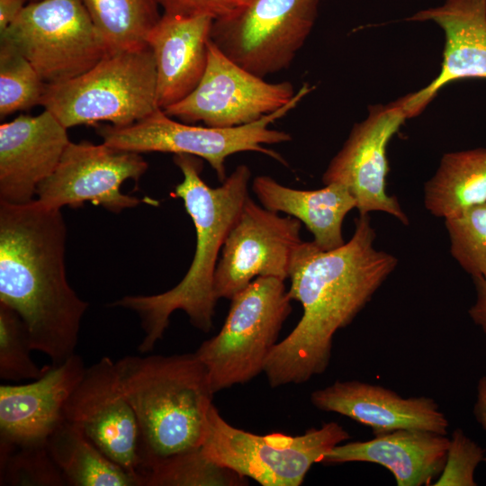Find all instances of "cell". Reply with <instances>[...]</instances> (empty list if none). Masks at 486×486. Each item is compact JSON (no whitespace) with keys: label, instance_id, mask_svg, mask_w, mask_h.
Instances as JSON below:
<instances>
[{"label":"cell","instance_id":"83f0119b","mask_svg":"<svg viewBox=\"0 0 486 486\" xmlns=\"http://www.w3.org/2000/svg\"><path fill=\"white\" fill-rule=\"evenodd\" d=\"M453 257L472 278L486 279V202L445 219Z\"/></svg>","mask_w":486,"mask_h":486},{"label":"cell","instance_id":"ffe728a7","mask_svg":"<svg viewBox=\"0 0 486 486\" xmlns=\"http://www.w3.org/2000/svg\"><path fill=\"white\" fill-rule=\"evenodd\" d=\"M213 20L164 13L147 37L157 72V105L164 110L185 98L201 81L208 61Z\"/></svg>","mask_w":486,"mask_h":486},{"label":"cell","instance_id":"4dcf8cb0","mask_svg":"<svg viewBox=\"0 0 486 486\" xmlns=\"http://www.w3.org/2000/svg\"><path fill=\"white\" fill-rule=\"evenodd\" d=\"M485 449L456 428L449 438L445 466L433 486H476L475 470L484 461Z\"/></svg>","mask_w":486,"mask_h":486},{"label":"cell","instance_id":"f546056e","mask_svg":"<svg viewBox=\"0 0 486 486\" xmlns=\"http://www.w3.org/2000/svg\"><path fill=\"white\" fill-rule=\"evenodd\" d=\"M33 350L21 317L0 302V378L18 382L40 377L46 367H39L32 359Z\"/></svg>","mask_w":486,"mask_h":486},{"label":"cell","instance_id":"ac0fdd59","mask_svg":"<svg viewBox=\"0 0 486 486\" xmlns=\"http://www.w3.org/2000/svg\"><path fill=\"white\" fill-rule=\"evenodd\" d=\"M320 410L335 412L369 427L374 436L398 429H422L446 435L449 422L436 401L427 396L403 398L381 385L336 381L310 394Z\"/></svg>","mask_w":486,"mask_h":486},{"label":"cell","instance_id":"e575fe53","mask_svg":"<svg viewBox=\"0 0 486 486\" xmlns=\"http://www.w3.org/2000/svg\"><path fill=\"white\" fill-rule=\"evenodd\" d=\"M473 415L477 422L486 432V376H482L477 383L476 400L473 405ZM486 463V454L484 458Z\"/></svg>","mask_w":486,"mask_h":486},{"label":"cell","instance_id":"7402d4cb","mask_svg":"<svg viewBox=\"0 0 486 486\" xmlns=\"http://www.w3.org/2000/svg\"><path fill=\"white\" fill-rule=\"evenodd\" d=\"M252 191L266 209L303 223L320 248L332 250L345 244L343 221L356 203L343 184L333 183L317 190H299L268 176H258L252 182Z\"/></svg>","mask_w":486,"mask_h":486},{"label":"cell","instance_id":"484cf974","mask_svg":"<svg viewBox=\"0 0 486 486\" xmlns=\"http://www.w3.org/2000/svg\"><path fill=\"white\" fill-rule=\"evenodd\" d=\"M46 83L9 41L0 40V117L40 105Z\"/></svg>","mask_w":486,"mask_h":486},{"label":"cell","instance_id":"4316f807","mask_svg":"<svg viewBox=\"0 0 486 486\" xmlns=\"http://www.w3.org/2000/svg\"><path fill=\"white\" fill-rule=\"evenodd\" d=\"M1 485H67L47 444H0Z\"/></svg>","mask_w":486,"mask_h":486},{"label":"cell","instance_id":"8fae6325","mask_svg":"<svg viewBox=\"0 0 486 486\" xmlns=\"http://www.w3.org/2000/svg\"><path fill=\"white\" fill-rule=\"evenodd\" d=\"M292 83H270L226 57L211 40L205 72L194 90L163 111L184 123L202 122L214 128L255 122L294 96Z\"/></svg>","mask_w":486,"mask_h":486},{"label":"cell","instance_id":"d6986e66","mask_svg":"<svg viewBox=\"0 0 486 486\" xmlns=\"http://www.w3.org/2000/svg\"><path fill=\"white\" fill-rule=\"evenodd\" d=\"M407 21L432 22L445 35L440 72L424 88L404 96L410 118L418 115L445 86L464 78L486 79L484 0H445Z\"/></svg>","mask_w":486,"mask_h":486},{"label":"cell","instance_id":"5bb4252c","mask_svg":"<svg viewBox=\"0 0 486 486\" xmlns=\"http://www.w3.org/2000/svg\"><path fill=\"white\" fill-rule=\"evenodd\" d=\"M140 153L117 149L104 142H71L52 175L38 187L37 196L49 208L81 207L89 202L113 213L141 202L138 197L122 194L128 179L138 181L148 169Z\"/></svg>","mask_w":486,"mask_h":486},{"label":"cell","instance_id":"cb8c5ba5","mask_svg":"<svg viewBox=\"0 0 486 486\" xmlns=\"http://www.w3.org/2000/svg\"><path fill=\"white\" fill-rule=\"evenodd\" d=\"M48 450L71 486H140L139 481L103 454L64 419L47 439Z\"/></svg>","mask_w":486,"mask_h":486},{"label":"cell","instance_id":"30bf717a","mask_svg":"<svg viewBox=\"0 0 486 486\" xmlns=\"http://www.w3.org/2000/svg\"><path fill=\"white\" fill-rule=\"evenodd\" d=\"M320 0H248L212 22L211 40L230 59L265 78L287 69L318 17Z\"/></svg>","mask_w":486,"mask_h":486},{"label":"cell","instance_id":"d4e9b609","mask_svg":"<svg viewBox=\"0 0 486 486\" xmlns=\"http://www.w3.org/2000/svg\"><path fill=\"white\" fill-rule=\"evenodd\" d=\"M108 53L147 45L158 0H82Z\"/></svg>","mask_w":486,"mask_h":486},{"label":"cell","instance_id":"7a4b0ae2","mask_svg":"<svg viewBox=\"0 0 486 486\" xmlns=\"http://www.w3.org/2000/svg\"><path fill=\"white\" fill-rule=\"evenodd\" d=\"M66 232L58 209L0 202V302L21 317L32 349L52 364L75 354L88 307L66 276Z\"/></svg>","mask_w":486,"mask_h":486},{"label":"cell","instance_id":"8992f818","mask_svg":"<svg viewBox=\"0 0 486 486\" xmlns=\"http://www.w3.org/2000/svg\"><path fill=\"white\" fill-rule=\"evenodd\" d=\"M311 89L309 84H303L293 98L282 108L255 122L237 127L194 126L174 120L158 108L130 125L100 126L96 132L104 144L117 149L198 157L210 164L222 183L227 177L226 159L236 153L259 152L286 165L279 153L264 145L287 142L292 136L288 132L270 129L269 125L294 109Z\"/></svg>","mask_w":486,"mask_h":486},{"label":"cell","instance_id":"5b68a950","mask_svg":"<svg viewBox=\"0 0 486 486\" xmlns=\"http://www.w3.org/2000/svg\"><path fill=\"white\" fill-rule=\"evenodd\" d=\"M40 105L67 129L134 123L158 108L153 52L148 45L109 52L82 75L47 84Z\"/></svg>","mask_w":486,"mask_h":486},{"label":"cell","instance_id":"9a60e30c","mask_svg":"<svg viewBox=\"0 0 486 486\" xmlns=\"http://www.w3.org/2000/svg\"><path fill=\"white\" fill-rule=\"evenodd\" d=\"M63 419L142 486L139 426L122 390L115 362L104 356L86 368L65 403Z\"/></svg>","mask_w":486,"mask_h":486},{"label":"cell","instance_id":"277c9868","mask_svg":"<svg viewBox=\"0 0 486 486\" xmlns=\"http://www.w3.org/2000/svg\"><path fill=\"white\" fill-rule=\"evenodd\" d=\"M139 426L140 475L202 448L214 391L195 352L115 362Z\"/></svg>","mask_w":486,"mask_h":486},{"label":"cell","instance_id":"3957f363","mask_svg":"<svg viewBox=\"0 0 486 486\" xmlns=\"http://www.w3.org/2000/svg\"><path fill=\"white\" fill-rule=\"evenodd\" d=\"M174 163L183 174V181L174 191L182 199L195 228L196 245L191 266L175 287L153 295H127L112 306L135 311L141 320L145 336L139 351L147 353L163 338L169 319L183 310L190 323L202 332L213 324L217 297L214 274L225 239L249 196L251 171L238 166L218 187H211L202 178L200 158L176 154Z\"/></svg>","mask_w":486,"mask_h":486},{"label":"cell","instance_id":"d6a6232c","mask_svg":"<svg viewBox=\"0 0 486 486\" xmlns=\"http://www.w3.org/2000/svg\"><path fill=\"white\" fill-rule=\"evenodd\" d=\"M476 291L474 303L468 310L473 323L478 326L486 336V279L472 278Z\"/></svg>","mask_w":486,"mask_h":486},{"label":"cell","instance_id":"6da1fadb","mask_svg":"<svg viewBox=\"0 0 486 486\" xmlns=\"http://www.w3.org/2000/svg\"><path fill=\"white\" fill-rule=\"evenodd\" d=\"M355 225L351 238L338 248L323 250L313 241H302L294 251L287 292L303 313L266 362L264 373L272 388L322 374L335 334L353 321L395 269L396 257L374 248L368 214H359Z\"/></svg>","mask_w":486,"mask_h":486},{"label":"cell","instance_id":"7c38bea8","mask_svg":"<svg viewBox=\"0 0 486 486\" xmlns=\"http://www.w3.org/2000/svg\"><path fill=\"white\" fill-rule=\"evenodd\" d=\"M302 222L248 196L223 244L214 274L217 299L231 300L257 277L289 278Z\"/></svg>","mask_w":486,"mask_h":486},{"label":"cell","instance_id":"ba28073f","mask_svg":"<svg viewBox=\"0 0 486 486\" xmlns=\"http://www.w3.org/2000/svg\"><path fill=\"white\" fill-rule=\"evenodd\" d=\"M349 437L334 421L300 436L256 435L228 423L212 403L202 451L211 462L263 486H299L314 464L322 463L332 448Z\"/></svg>","mask_w":486,"mask_h":486},{"label":"cell","instance_id":"836d02e7","mask_svg":"<svg viewBox=\"0 0 486 486\" xmlns=\"http://www.w3.org/2000/svg\"><path fill=\"white\" fill-rule=\"evenodd\" d=\"M27 0H0V33L19 15L28 4Z\"/></svg>","mask_w":486,"mask_h":486},{"label":"cell","instance_id":"52a82bcc","mask_svg":"<svg viewBox=\"0 0 486 486\" xmlns=\"http://www.w3.org/2000/svg\"><path fill=\"white\" fill-rule=\"evenodd\" d=\"M218 334L195 351L205 365L214 392L246 383L264 372L292 312L284 281L257 277L231 300Z\"/></svg>","mask_w":486,"mask_h":486},{"label":"cell","instance_id":"2e32d148","mask_svg":"<svg viewBox=\"0 0 486 486\" xmlns=\"http://www.w3.org/2000/svg\"><path fill=\"white\" fill-rule=\"evenodd\" d=\"M67 128L48 110L0 125V202L33 201L70 143Z\"/></svg>","mask_w":486,"mask_h":486},{"label":"cell","instance_id":"1f68e13d","mask_svg":"<svg viewBox=\"0 0 486 486\" xmlns=\"http://www.w3.org/2000/svg\"><path fill=\"white\" fill-rule=\"evenodd\" d=\"M248 0H158L164 13L194 17L208 16L213 21L226 17Z\"/></svg>","mask_w":486,"mask_h":486},{"label":"cell","instance_id":"603a6c76","mask_svg":"<svg viewBox=\"0 0 486 486\" xmlns=\"http://www.w3.org/2000/svg\"><path fill=\"white\" fill-rule=\"evenodd\" d=\"M486 202V148L446 153L425 184L424 204L434 216L447 219Z\"/></svg>","mask_w":486,"mask_h":486},{"label":"cell","instance_id":"f1b7e54d","mask_svg":"<svg viewBox=\"0 0 486 486\" xmlns=\"http://www.w3.org/2000/svg\"><path fill=\"white\" fill-rule=\"evenodd\" d=\"M247 478L211 462L199 451L177 458L150 472L143 486H243Z\"/></svg>","mask_w":486,"mask_h":486},{"label":"cell","instance_id":"44dd1931","mask_svg":"<svg viewBox=\"0 0 486 486\" xmlns=\"http://www.w3.org/2000/svg\"><path fill=\"white\" fill-rule=\"evenodd\" d=\"M448 446L446 435L398 429L370 440L338 445L322 463H373L390 471L398 486H429L445 466Z\"/></svg>","mask_w":486,"mask_h":486},{"label":"cell","instance_id":"9c48e42d","mask_svg":"<svg viewBox=\"0 0 486 486\" xmlns=\"http://www.w3.org/2000/svg\"><path fill=\"white\" fill-rule=\"evenodd\" d=\"M0 39L11 42L46 84L76 77L108 53L82 0L30 3Z\"/></svg>","mask_w":486,"mask_h":486},{"label":"cell","instance_id":"4fadbf2b","mask_svg":"<svg viewBox=\"0 0 486 486\" xmlns=\"http://www.w3.org/2000/svg\"><path fill=\"white\" fill-rule=\"evenodd\" d=\"M410 119L405 98L370 107L367 117L352 128L341 149L330 160L322 183L346 186L356 200L360 215L383 212L403 224L409 219L394 196L387 194V147Z\"/></svg>","mask_w":486,"mask_h":486},{"label":"cell","instance_id":"e0dca14e","mask_svg":"<svg viewBox=\"0 0 486 486\" xmlns=\"http://www.w3.org/2000/svg\"><path fill=\"white\" fill-rule=\"evenodd\" d=\"M86 366L76 353L25 384L0 385V444H46L63 420L64 406Z\"/></svg>","mask_w":486,"mask_h":486},{"label":"cell","instance_id":"d590c367","mask_svg":"<svg viewBox=\"0 0 486 486\" xmlns=\"http://www.w3.org/2000/svg\"><path fill=\"white\" fill-rule=\"evenodd\" d=\"M486 2V0H484Z\"/></svg>","mask_w":486,"mask_h":486}]
</instances>
